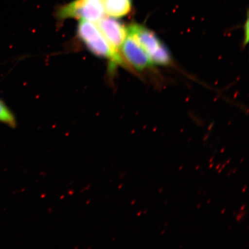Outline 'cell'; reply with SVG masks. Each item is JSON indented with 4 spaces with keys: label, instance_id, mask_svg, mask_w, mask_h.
<instances>
[{
    "label": "cell",
    "instance_id": "obj_1",
    "mask_svg": "<svg viewBox=\"0 0 249 249\" xmlns=\"http://www.w3.org/2000/svg\"><path fill=\"white\" fill-rule=\"evenodd\" d=\"M95 23L80 20L77 26L78 36L93 54L110 61L111 68L127 66L122 55L112 48Z\"/></svg>",
    "mask_w": 249,
    "mask_h": 249
},
{
    "label": "cell",
    "instance_id": "obj_2",
    "mask_svg": "<svg viewBox=\"0 0 249 249\" xmlns=\"http://www.w3.org/2000/svg\"><path fill=\"white\" fill-rule=\"evenodd\" d=\"M127 29L147 53L152 65L166 66L171 64L169 51L154 32L142 25L136 23L130 25Z\"/></svg>",
    "mask_w": 249,
    "mask_h": 249
},
{
    "label": "cell",
    "instance_id": "obj_3",
    "mask_svg": "<svg viewBox=\"0 0 249 249\" xmlns=\"http://www.w3.org/2000/svg\"><path fill=\"white\" fill-rule=\"evenodd\" d=\"M104 14L102 0H73L61 6L56 12V17L60 20L77 18L96 23Z\"/></svg>",
    "mask_w": 249,
    "mask_h": 249
},
{
    "label": "cell",
    "instance_id": "obj_4",
    "mask_svg": "<svg viewBox=\"0 0 249 249\" xmlns=\"http://www.w3.org/2000/svg\"><path fill=\"white\" fill-rule=\"evenodd\" d=\"M121 55L127 65L138 71L147 69L152 65L149 56L138 40L127 31V35L121 48Z\"/></svg>",
    "mask_w": 249,
    "mask_h": 249
},
{
    "label": "cell",
    "instance_id": "obj_5",
    "mask_svg": "<svg viewBox=\"0 0 249 249\" xmlns=\"http://www.w3.org/2000/svg\"><path fill=\"white\" fill-rule=\"evenodd\" d=\"M103 35L115 51L121 53V48L127 35V28L117 18L103 17L97 25Z\"/></svg>",
    "mask_w": 249,
    "mask_h": 249
},
{
    "label": "cell",
    "instance_id": "obj_6",
    "mask_svg": "<svg viewBox=\"0 0 249 249\" xmlns=\"http://www.w3.org/2000/svg\"><path fill=\"white\" fill-rule=\"evenodd\" d=\"M105 14L120 18L128 15L132 8V0H102Z\"/></svg>",
    "mask_w": 249,
    "mask_h": 249
},
{
    "label": "cell",
    "instance_id": "obj_7",
    "mask_svg": "<svg viewBox=\"0 0 249 249\" xmlns=\"http://www.w3.org/2000/svg\"><path fill=\"white\" fill-rule=\"evenodd\" d=\"M0 122L12 127H15L17 125V121L14 115L1 100H0Z\"/></svg>",
    "mask_w": 249,
    "mask_h": 249
},
{
    "label": "cell",
    "instance_id": "obj_8",
    "mask_svg": "<svg viewBox=\"0 0 249 249\" xmlns=\"http://www.w3.org/2000/svg\"><path fill=\"white\" fill-rule=\"evenodd\" d=\"M246 214V212H241V213H239L237 216L236 217V220L238 222H240L243 217H244Z\"/></svg>",
    "mask_w": 249,
    "mask_h": 249
},
{
    "label": "cell",
    "instance_id": "obj_9",
    "mask_svg": "<svg viewBox=\"0 0 249 249\" xmlns=\"http://www.w3.org/2000/svg\"><path fill=\"white\" fill-rule=\"evenodd\" d=\"M247 185H246L244 186V189H243V190H242V192L245 193L246 192V191H247Z\"/></svg>",
    "mask_w": 249,
    "mask_h": 249
},
{
    "label": "cell",
    "instance_id": "obj_10",
    "mask_svg": "<svg viewBox=\"0 0 249 249\" xmlns=\"http://www.w3.org/2000/svg\"><path fill=\"white\" fill-rule=\"evenodd\" d=\"M246 208V205L245 204H244L242 205V206L241 207V209L240 210L241 211H242L243 210H245V208Z\"/></svg>",
    "mask_w": 249,
    "mask_h": 249
},
{
    "label": "cell",
    "instance_id": "obj_11",
    "mask_svg": "<svg viewBox=\"0 0 249 249\" xmlns=\"http://www.w3.org/2000/svg\"><path fill=\"white\" fill-rule=\"evenodd\" d=\"M221 166V163H219L217 165L216 167V170H218L219 169L220 167Z\"/></svg>",
    "mask_w": 249,
    "mask_h": 249
},
{
    "label": "cell",
    "instance_id": "obj_12",
    "mask_svg": "<svg viewBox=\"0 0 249 249\" xmlns=\"http://www.w3.org/2000/svg\"><path fill=\"white\" fill-rule=\"evenodd\" d=\"M226 211V208H224V209L221 211V214H223L225 213V211Z\"/></svg>",
    "mask_w": 249,
    "mask_h": 249
},
{
    "label": "cell",
    "instance_id": "obj_13",
    "mask_svg": "<svg viewBox=\"0 0 249 249\" xmlns=\"http://www.w3.org/2000/svg\"><path fill=\"white\" fill-rule=\"evenodd\" d=\"M208 135L205 136L203 139L204 141H206V140L208 139Z\"/></svg>",
    "mask_w": 249,
    "mask_h": 249
},
{
    "label": "cell",
    "instance_id": "obj_14",
    "mask_svg": "<svg viewBox=\"0 0 249 249\" xmlns=\"http://www.w3.org/2000/svg\"><path fill=\"white\" fill-rule=\"evenodd\" d=\"M218 170H219V169H218ZM222 170H223V169H222V167H221V169H220L219 170V171H217V173H219V174L220 173H222Z\"/></svg>",
    "mask_w": 249,
    "mask_h": 249
},
{
    "label": "cell",
    "instance_id": "obj_15",
    "mask_svg": "<svg viewBox=\"0 0 249 249\" xmlns=\"http://www.w3.org/2000/svg\"><path fill=\"white\" fill-rule=\"evenodd\" d=\"M213 165L214 164L213 162H212V163L209 166L210 169H212V168L213 167Z\"/></svg>",
    "mask_w": 249,
    "mask_h": 249
},
{
    "label": "cell",
    "instance_id": "obj_16",
    "mask_svg": "<svg viewBox=\"0 0 249 249\" xmlns=\"http://www.w3.org/2000/svg\"><path fill=\"white\" fill-rule=\"evenodd\" d=\"M214 160V157H213L211 158V160H210V162L212 163L213 162V160Z\"/></svg>",
    "mask_w": 249,
    "mask_h": 249
},
{
    "label": "cell",
    "instance_id": "obj_17",
    "mask_svg": "<svg viewBox=\"0 0 249 249\" xmlns=\"http://www.w3.org/2000/svg\"><path fill=\"white\" fill-rule=\"evenodd\" d=\"M231 159H229V160L226 161V164H229L230 161H231Z\"/></svg>",
    "mask_w": 249,
    "mask_h": 249
},
{
    "label": "cell",
    "instance_id": "obj_18",
    "mask_svg": "<svg viewBox=\"0 0 249 249\" xmlns=\"http://www.w3.org/2000/svg\"><path fill=\"white\" fill-rule=\"evenodd\" d=\"M226 166V163H224L223 164L222 166V169H224V168H225Z\"/></svg>",
    "mask_w": 249,
    "mask_h": 249
},
{
    "label": "cell",
    "instance_id": "obj_19",
    "mask_svg": "<svg viewBox=\"0 0 249 249\" xmlns=\"http://www.w3.org/2000/svg\"><path fill=\"white\" fill-rule=\"evenodd\" d=\"M225 148H223L222 150L220 151L221 153H223L224 151H225Z\"/></svg>",
    "mask_w": 249,
    "mask_h": 249
},
{
    "label": "cell",
    "instance_id": "obj_20",
    "mask_svg": "<svg viewBox=\"0 0 249 249\" xmlns=\"http://www.w3.org/2000/svg\"><path fill=\"white\" fill-rule=\"evenodd\" d=\"M199 168H200V165H197V167H196L195 170H198Z\"/></svg>",
    "mask_w": 249,
    "mask_h": 249
},
{
    "label": "cell",
    "instance_id": "obj_21",
    "mask_svg": "<svg viewBox=\"0 0 249 249\" xmlns=\"http://www.w3.org/2000/svg\"><path fill=\"white\" fill-rule=\"evenodd\" d=\"M163 191V188H160V191H159V192L160 193V194H161V192H162Z\"/></svg>",
    "mask_w": 249,
    "mask_h": 249
},
{
    "label": "cell",
    "instance_id": "obj_22",
    "mask_svg": "<svg viewBox=\"0 0 249 249\" xmlns=\"http://www.w3.org/2000/svg\"><path fill=\"white\" fill-rule=\"evenodd\" d=\"M148 210H146L145 211L143 212V214H146L147 213Z\"/></svg>",
    "mask_w": 249,
    "mask_h": 249
},
{
    "label": "cell",
    "instance_id": "obj_23",
    "mask_svg": "<svg viewBox=\"0 0 249 249\" xmlns=\"http://www.w3.org/2000/svg\"><path fill=\"white\" fill-rule=\"evenodd\" d=\"M236 170H237V168H236V169H235L234 170H233L232 172V174H235V173L236 172Z\"/></svg>",
    "mask_w": 249,
    "mask_h": 249
},
{
    "label": "cell",
    "instance_id": "obj_24",
    "mask_svg": "<svg viewBox=\"0 0 249 249\" xmlns=\"http://www.w3.org/2000/svg\"><path fill=\"white\" fill-rule=\"evenodd\" d=\"M231 173H232V170H230V172L228 174H227V176H230V174H231Z\"/></svg>",
    "mask_w": 249,
    "mask_h": 249
},
{
    "label": "cell",
    "instance_id": "obj_25",
    "mask_svg": "<svg viewBox=\"0 0 249 249\" xmlns=\"http://www.w3.org/2000/svg\"><path fill=\"white\" fill-rule=\"evenodd\" d=\"M142 211L139 212V213H138V216H140V214H142Z\"/></svg>",
    "mask_w": 249,
    "mask_h": 249
},
{
    "label": "cell",
    "instance_id": "obj_26",
    "mask_svg": "<svg viewBox=\"0 0 249 249\" xmlns=\"http://www.w3.org/2000/svg\"><path fill=\"white\" fill-rule=\"evenodd\" d=\"M201 206V204L200 203V204H199V205H197V208H198H198H200Z\"/></svg>",
    "mask_w": 249,
    "mask_h": 249
},
{
    "label": "cell",
    "instance_id": "obj_27",
    "mask_svg": "<svg viewBox=\"0 0 249 249\" xmlns=\"http://www.w3.org/2000/svg\"><path fill=\"white\" fill-rule=\"evenodd\" d=\"M244 160H245V158H243L242 159V160H241V161H241V163L243 162V161H244Z\"/></svg>",
    "mask_w": 249,
    "mask_h": 249
},
{
    "label": "cell",
    "instance_id": "obj_28",
    "mask_svg": "<svg viewBox=\"0 0 249 249\" xmlns=\"http://www.w3.org/2000/svg\"><path fill=\"white\" fill-rule=\"evenodd\" d=\"M211 200L212 199L210 198V200L207 201V204H210V202H211Z\"/></svg>",
    "mask_w": 249,
    "mask_h": 249
},
{
    "label": "cell",
    "instance_id": "obj_29",
    "mask_svg": "<svg viewBox=\"0 0 249 249\" xmlns=\"http://www.w3.org/2000/svg\"><path fill=\"white\" fill-rule=\"evenodd\" d=\"M183 167V166H180V167H179V171L181 170L182 169Z\"/></svg>",
    "mask_w": 249,
    "mask_h": 249
},
{
    "label": "cell",
    "instance_id": "obj_30",
    "mask_svg": "<svg viewBox=\"0 0 249 249\" xmlns=\"http://www.w3.org/2000/svg\"><path fill=\"white\" fill-rule=\"evenodd\" d=\"M165 231H166V230H163V231L161 232V235L163 234V233L165 232Z\"/></svg>",
    "mask_w": 249,
    "mask_h": 249
},
{
    "label": "cell",
    "instance_id": "obj_31",
    "mask_svg": "<svg viewBox=\"0 0 249 249\" xmlns=\"http://www.w3.org/2000/svg\"><path fill=\"white\" fill-rule=\"evenodd\" d=\"M167 225H168V222H167V223H166V224H165L164 226H167Z\"/></svg>",
    "mask_w": 249,
    "mask_h": 249
},
{
    "label": "cell",
    "instance_id": "obj_32",
    "mask_svg": "<svg viewBox=\"0 0 249 249\" xmlns=\"http://www.w3.org/2000/svg\"><path fill=\"white\" fill-rule=\"evenodd\" d=\"M236 212H234V213H233V215H235V214H236Z\"/></svg>",
    "mask_w": 249,
    "mask_h": 249
},
{
    "label": "cell",
    "instance_id": "obj_33",
    "mask_svg": "<svg viewBox=\"0 0 249 249\" xmlns=\"http://www.w3.org/2000/svg\"><path fill=\"white\" fill-rule=\"evenodd\" d=\"M168 203V201L165 202V204H167Z\"/></svg>",
    "mask_w": 249,
    "mask_h": 249
}]
</instances>
